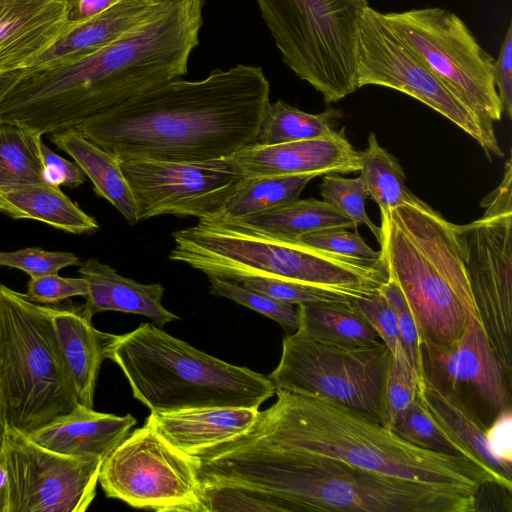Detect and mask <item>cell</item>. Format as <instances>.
I'll list each match as a JSON object with an SVG mask.
<instances>
[{
    "mask_svg": "<svg viewBox=\"0 0 512 512\" xmlns=\"http://www.w3.org/2000/svg\"><path fill=\"white\" fill-rule=\"evenodd\" d=\"M204 0L158 1L138 25L100 49L0 76V123L42 136L97 118L187 73Z\"/></svg>",
    "mask_w": 512,
    "mask_h": 512,
    "instance_id": "1",
    "label": "cell"
},
{
    "mask_svg": "<svg viewBox=\"0 0 512 512\" xmlns=\"http://www.w3.org/2000/svg\"><path fill=\"white\" fill-rule=\"evenodd\" d=\"M269 93L261 67L237 64L168 81L75 128L120 160L227 159L255 142Z\"/></svg>",
    "mask_w": 512,
    "mask_h": 512,
    "instance_id": "2",
    "label": "cell"
},
{
    "mask_svg": "<svg viewBox=\"0 0 512 512\" xmlns=\"http://www.w3.org/2000/svg\"><path fill=\"white\" fill-rule=\"evenodd\" d=\"M196 458L202 486L242 490L254 511L472 512L477 492L285 453L242 436Z\"/></svg>",
    "mask_w": 512,
    "mask_h": 512,
    "instance_id": "3",
    "label": "cell"
},
{
    "mask_svg": "<svg viewBox=\"0 0 512 512\" xmlns=\"http://www.w3.org/2000/svg\"><path fill=\"white\" fill-rule=\"evenodd\" d=\"M276 402L259 411L242 437L289 454L342 462L414 482L470 490L503 489L470 461L418 447L352 409L276 389Z\"/></svg>",
    "mask_w": 512,
    "mask_h": 512,
    "instance_id": "4",
    "label": "cell"
},
{
    "mask_svg": "<svg viewBox=\"0 0 512 512\" xmlns=\"http://www.w3.org/2000/svg\"><path fill=\"white\" fill-rule=\"evenodd\" d=\"M380 257L401 288L421 337L451 345L479 315L455 224L418 199L381 212Z\"/></svg>",
    "mask_w": 512,
    "mask_h": 512,
    "instance_id": "5",
    "label": "cell"
},
{
    "mask_svg": "<svg viewBox=\"0 0 512 512\" xmlns=\"http://www.w3.org/2000/svg\"><path fill=\"white\" fill-rule=\"evenodd\" d=\"M104 356L121 369L133 397L150 412L202 407H259L273 397L269 378L230 364L151 323L105 333Z\"/></svg>",
    "mask_w": 512,
    "mask_h": 512,
    "instance_id": "6",
    "label": "cell"
},
{
    "mask_svg": "<svg viewBox=\"0 0 512 512\" xmlns=\"http://www.w3.org/2000/svg\"><path fill=\"white\" fill-rule=\"evenodd\" d=\"M169 258L208 278L241 282L275 278L369 296L387 280L381 260L358 259L303 244L264 236L218 217L172 234Z\"/></svg>",
    "mask_w": 512,
    "mask_h": 512,
    "instance_id": "7",
    "label": "cell"
},
{
    "mask_svg": "<svg viewBox=\"0 0 512 512\" xmlns=\"http://www.w3.org/2000/svg\"><path fill=\"white\" fill-rule=\"evenodd\" d=\"M77 403L48 306L0 283V429L28 434Z\"/></svg>",
    "mask_w": 512,
    "mask_h": 512,
    "instance_id": "8",
    "label": "cell"
},
{
    "mask_svg": "<svg viewBox=\"0 0 512 512\" xmlns=\"http://www.w3.org/2000/svg\"><path fill=\"white\" fill-rule=\"evenodd\" d=\"M284 63L327 104L356 87L358 24L368 0H256Z\"/></svg>",
    "mask_w": 512,
    "mask_h": 512,
    "instance_id": "9",
    "label": "cell"
},
{
    "mask_svg": "<svg viewBox=\"0 0 512 512\" xmlns=\"http://www.w3.org/2000/svg\"><path fill=\"white\" fill-rule=\"evenodd\" d=\"M391 358L383 342L342 345L296 331L283 338L269 378L276 389L344 406L384 425Z\"/></svg>",
    "mask_w": 512,
    "mask_h": 512,
    "instance_id": "10",
    "label": "cell"
},
{
    "mask_svg": "<svg viewBox=\"0 0 512 512\" xmlns=\"http://www.w3.org/2000/svg\"><path fill=\"white\" fill-rule=\"evenodd\" d=\"M512 167L481 203L483 215L455 225L478 314L495 356L512 382Z\"/></svg>",
    "mask_w": 512,
    "mask_h": 512,
    "instance_id": "11",
    "label": "cell"
},
{
    "mask_svg": "<svg viewBox=\"0 0 512 512\" xmlns=\"http://www.w3.org/2000/svg\"><path fill=\"white\" fill-rule=\"evenodd\" d=\"M381 16L484 124L494 128L503 114L493 81L495 60L456 14L428 7Z\"/></svg>",
    "mask_w": 512,
    "mask_h": 512,
    "instance_id": "12",
    "label": "cell"
},
{
    "mask_svg": "<svg viewBox=\"0 0 512 512\" xmlns=\"http://www.w3.org/2000/svg\"><path fill=\"white\" fill-rule=\"evenodd\" d=\"M98 483L108 498L158 512H203L196 458L150 424L130 432L103 460Z\"/></svg>",
    "mask_w": 512,
    "mask_h": 512,
    "instance_id": "13",
    "label": "cell"
},
{
    "mask_svg": "<svg viewBox=\"0 0 512 512\" xmlns=\"http://www.w3.org/2000/svg\"><path fill=\"white\" fill-rule=\"evenodd\" d=\"M376 85L400 91L429 106L478 142L489 159L503 152L488 127L422 61L409 44L367 6L356 42V87Z\"/></svg>",
    "mask_w": 512,
    "mask_h": 512,
    "instance_id": "14",
    "label": "cell"
},
{
    "mask_svg": "<svg viewBox=\"0 0 512 512\" xmlns=\"http://www.w3.org/2000/svg\"><path fill=\"white\" fill-rule=\"evenodd\" d=\"M0 456L8 512H85L96 496L100 459L60 454L12 427L1 429Z\"/></svg>",
    "mask_w": 512,
    "mask_h": 512,
    "instance_id": "15",
    "label": "cell"
},
{
    "mask_svg": "<svg viewBox=\"0 0 512 512\" xmlns=\"http://www.w3.org/2000/svg\"><path fill=\"white\" fill-rule=\"evenodd\" d=\"M139 221L172 214L199 220L217 216L244 174L228 158L204 162L120 160Z\"/></svg>",
    "mask_w": 512,
    "mask_h": 512,
    "instance_id": "16",
    "label": "cell"
},
{
    "mask_svg": "<svg viewBox=\"0 0 512 512\" xmlns=\"http://www.w3.org/2000/svg\"><path fill=\"white\" fill-rule=\"evenodd\" d=\"M425 382L454 399L487 428L512 411V383L494 354L479 315L468 318L451 345L422 339Z\"/></svg>",
    "mask_w": 512,
    "mask_h": 512,
    "instance_id": "17",
    "label": "cell"
},
{
    "mask_svg": "<svg viewBox=\"0 0 512 512\" xmlns=\"http://www.w3.org/2000/svg\"><path fill=\"white\" fill-rule=\"evenodd\" d=\"M245 177L313 174L316 177L359 171L360 151L349 142L345 128L332 135L289 143L247 145L228 158Z\"/></svg>",
    "mask_w": 512,
    "mask_h": 512,
    "instance_id": "18",
    "label": "cell"
},
{
    "mask_svg": "<svg viewBox=\"0 0 512 512\" xmlns=\"http://www.w3.org/2000/svg\"><path fill=\"white\" fill-rule=\"evenodd\" d=\"M70 0H0V76L32 66L77 23Z\"/></svg>",
    "mask_w": 512,
    "mask_h": 512,
    "instance_id": "19",
    "label": "cell"
},
{
    "mask_svg": "<svg viewBox=\"0 0 512 512\" xmlns=\"http://www.w3.org/2000/svg\"><path fill=\"white\" fill-rule=\"evenodd\" d=\"M136 422L130 414L101 413L77 403L68 413L27 435L39 445L60 454L103 461Z\"/></svg>",
    "mask_w": 512,
    "mask_h": 512,
    "instance_id": "20",
    "label": "cell"
},
{
    "mask_svg": "<svg viewBox=\"0 0 512 512\" xmlns=\"http://www.w3.org/2000/svg\"><path fill=\"white\" fill-rule=\"evenodd\" d=\"M258 413L248 407H202L150 412L145 422L180 451L197 456L247 433Z\"/></svg>",
    "mask_w": 512,
    "mask_h": 512,
    "instance_id": "21",
    "label": "cell"
},
{
    "mask_svg": "<svg viewBox=\"0 0 512 512\" xmlns=\"http://www.w3.org/2000/svg\"><path fill=\"white\" fill-rule=\"evenodd\" d=\"M79 267V275L89 285L86 302L81 307L88 319L99 312L118 311L146 316L160 328L179 319L162 305L165 288L161 283L137 282L96 258L85 260Z\"/></svg>",
    "mask_w": 512,
    "mask_h": 512,
    "instance_id": "22",
    "label": "cell"
},
{
    "mask_svg": "<svg viewBox=\"0 0 512 512\" xmlns=\"http://www.w3.org/2000/svg\"><path fill=\"white\" fill-rule=\"evenodd\" d=\"M61 357L79 404L93 408L105 333L93 327L81 308L49 307Z\"/></svg>",
    "mask_w": 512,
    "mask_h": 512,
    "instance_id": "23",
    "label": "cell"
},
{
    "mask_svg": "<svg viewBox=\"0 0 512 512\" xmlns=\"http://www.w3.org/2000/svg\"><path fill=\"white\" fill-rule=\"evenodd\" d=\"M49 135L51 142L71 156L91 180L96 195L110 202L130 225L139 222L137 203L117 156L97 146L75 127Z\"/></svg>",
    "mask_w": 512,
    "mask_h": 512,
    "instance_id": "24",
    "label": "cell"
},
{
    "mask_svg": "<svg viewBox=\"0 0 512 512\" xmlns=\"http://www.w3.org/2000/svg\"><path fill=\"white\" fill-rule=\"evenodd\" d=\"M0 212L13 219H31L72 234L99 229L95 218L85 213L60 187L46 182L22 183L0 190Z\"/></svg>",
    "mask_w": 512,
    "mask_h": 512,
    "instance_id": "25",
    "label": "cell"
},
{
    "mask_svg": "<svg viewBox=\"0 0 512 512\" xmlns=\"http://www.w3.org/2000/svg\"><path fill=\"white\" fill-rule=\"evenodd\" d=\"M155 0H118L102 13L77 23L33 65L46 64L94 52L142 22Z\"/></svg>",
    "mask_w": 512,
    "mask_h": 512,
    "instance_id": "26",
    "label": "cell"
},
{
    "mask_svg": "<svg viewBox=\"0 0 512 512\" xmlns=\"http://www.w3.org/2000/svg\"><path fill=\"white\" fill-rule=\"evenodd\" d=\"M227 221L252 232L285 241H296L303 235L331 228L357 230L350 218L327 202L315 198H298L259 213Z\"/></svg>",
    "mask_w": 512,
    "mask_h": 512,
    "instance_id": "27",
    "label": "cell"
},
{
    "mask_svg": "<svg viewBox=\"0 0 512 512\" xmlns=\"http://www.w3.org/2000/svg\"><path fill=\"white\" fill-rule=\"evenodd\" d=\"M352 301L297 305L296 331L313 339L342 345L364 346L382 342Z\"/></svg>",
    "mask_w": 512,
    "mask_h": 512,
    "instance_id": "28",
    "label": "cell"
},
{
    "mask_svg": "<svg viewBox=\"0 0 512 512\" xmlns=\"http://www.w3.org/2000/svg\"><path fill=\"white\" fill-rule=\"evenodd\" d=\"M392 430L406 441L434 452L461 457L483 469L497 480L509 494L512 481H509L483 466L479 460L461 443L448 428L427 408L421 392L417 390L414 400L402 410Z\"/></svg>",
    "mask_w": 512,
    "mask_h": 512,
    "instance_id": "29",
    "label": "cell"
},
{
    "mask_svg": "<svg viewBox=\"0 0 512 512\" xmlns=\"http://www.w3.org/2000/svg\"><path fill=\"white\" fill-rule=\"evenodd\" d=\"M343 116L333 107L311 114L278 100L266 108L254 143L270 146L326 137L337 131Z\"/></svg>",
    "mask_w": 512,
    "mask_h": 512,
    "instance_id": "30",
    "label": "cell"
},
{
    "mask_svg": "<svg viewBox=\"0 0 512 512\" xmlns=\"http://www.w3.org/2000/svg\"><path fill=\"white\" fill-rule=\"evenodd\" d=\"M421 392L429 411L439 419L478 460L490 471L512 481V469L507 468L493 454L486 429L459 403L425 382Z\"/></svg>",
    "mask_w": 512,
    "mask_h": 512,
    "instance_id": "31",
    "label": "cell"
},
{
    "mask_svg": "<svg viewBox=\"0 0 512 512\" xmlns=\"http://www.w3.org/2000/svg\"><path fill=\"white\" fill-rule=\"evenodd\" d=\"M313 174H288L245 177L215 216L226 220L240 219L299 198Z\"/></svg>",
    "mask_w": 512,
    "mask_h": 512,
    "instance_id": "32",
    "label": "cell"
},
{
    "mask_svg": "<svg viewBox=\"0 0 512 512\" xmlns=\"http://www.w3.org/2000/svg\"><path fill=\"white\" fill-rule=\"evenodd\" d=\"M360 178L364 188L381 212H387L419 198L405 184L406 176L398 159L383 148L375 133L368 136L367 147L360 151Z\"/></svg>",
    "mask_w": 512,
    "mask_h": 512,
    "instance_id": "33",
    "label": "cell"
},
{
    "mask_svg": "<svg viewBox=\"0 0 512 512\" xmlns=\"http://www.w3.org/2000/svg\"><path fill=\"white\" fill-rule=\"evenodd\" d=\"M42 135L12 123H0V190L43 180Z\"/></svg>",
    "mask_w": 512,
    "mask_h": 512,
    "instance_id": "34",
    "label": "cell"
},
{
    "mask_svg": "<svg viewBox=\"0 0 512 512\" xmlns=\"http://www.w3.org/2000/svg\"><path fill=\"white\" fill-rule=\"evenodd\" d=\"M246 288L291 304L345 303L359 298L346 291L275 278H247L239 282Z\"/></svg>",
    "mask_w": 512,
    "mask_h": 512,
    "instance_id": "35",
    "label": "cell"
},
{
    "mask_svg": "<svg viewBox=\"0 0 512 512\" xmlns=\"http://www.w3.org/2000/svg\"><path fill=\"white\" fill-rule=\"evenodd\" d=\"M319 191L323 201L350 218L356 227L366 225L379 242L381 229L366 213L365 200L368 194L360 177L345 178L339 173L325 174Z\"/></svg>",
    "mask_w": 512,
    "mask_h": 512,
    "instance_id": "36",
    "label": "cell"
},
{
    "mask_svg": "<svg viewBox=\"0 0 512 512\" xmlns=\"http://www.w3.org/2000/svg\"><path fill=\"white\" fill-rule=\"evenodd\" d=\"M379 292L385 297L395 312L400 338L411 365L417 390H423L425 376L422 361V337L419 324L396 281L389 279L383 283Z\"/></svg>",
    "mask_w": 512,
    "mask_h": 512,
    "instance_id": "37",
    "label": "cell"
},
{
    "mask_svg": "<svg viewBox=\"0 0 512 512\" xmlns=\"http://www.w3.org/2000/svg\"><path fill=\"white\" fill-rule=\"evenodd\" d=\"M210 293L230 299L280 324L285 329L297 330L298 318L293 305L278 301L266 294L246 288L234 281L211 277Z\"/></svg>",
    "mask_w": 512,
    "mask_h": 512,
    "instance_id": "38",
    "label": "cell"
},
{
    "mask_svg": "<svg viewBox=\"0 0 512 512\" xmlns=\"http://www.w3.org/2000/svg\"><path fill=\"white\" fill-rule=\"evenodd\" d=\"M417 386L402 342L392 353L386 385V417L384 426L392 430L398 414L416 397Z\"/></svg>",
    "mask_w": 512,
    "mask_h": 512,
    "instance_id": "39",
    "label": "cell"
},
{
    "mask_svg": "<svg viewBox=\"0 0 512 512\" xmlns=\"http://www.w3.org/2000/svg\"><path fill=\"white\" fill-rule=\"evenodd\" d=\"M80 258L71 252L48 251L40 247H28L15 251H0V267L15 268L37 277L58 273L69 266H80Z\"/></svg>",
    "mask_w": 512,
    "mask_h": 512,
    "instance_id": "40",
    "label": "cell"
},
{
    "mask_svg": "<svg viewBox=\"0 0 512 512\" xmlns=\"http://www.w3.org/2000/svg\"><path fill=\"white\" fill-rule=\"evenodd\" d=\"M296 241L343 256L370 260L380 258V251L373 250L357 230L325 229L303 235Z\"/></svg>",
    "mask_w": 512,
    "mask_h": 512,
    "instance_id": "41",
    "label": "cell"
},
{
    "mask_svg": "<svg viewBox=\"0 0 512 512\" xmlns=\"http://www.w3.org/2000/svg\"><path fill=\"white\" fill-rule=\"evenodd\" d=\"M89 285L83 277H62L58 273L30 277L24 294L29 300L41 304H57L71 297H85Z\"/></svg>",
    "mask_w": 512,
    "mask_h": 512,
    "instance_id": "42",
    "label": "cell"
},
{
    "mask_svg": "<svg viewBox=\"0 0 512 512\" xmlns=\"http://www.w3.org/2000/svg\"><path fill=\"white\" fill-rule=\"evenodd\" d=\"M352 303L393 353L401 338L395 312L385 297L378 291L370 296L355 298Z\"/></svg>",
    "mask_w": 512,
    "mask_h": 512,
    "instance_id": "43",
    "label": "cell"
},
{
    "mask_svg": "<svg viewBox=\"0 0 512 512\" xmlns=\"http://www.w3.org/2000/svg\"><path fill=\"white\" fill-rule=\"evenodd\" d=\"M41 149L44 163L43 180L46 183L74 189L85 182L86 176L76 162L59 156L48 148L44 142L41 144Z\"/></svg>",
    "mask_w": 512,
    "mask_h": 512,
    "instance_id": "44",
    "label": "cell"
},
{
    "mask_svg": "<svg viewBox=\"0 0 512 512\" xmlns=\"http://www.w3.org/2000/svg\"><path fill=\"white\" fill-rule=\"evenodd\" d=\"M494 85L502 113L512 117V23L509 24L494 65Z\"/></svg>",
    "mask_w": 512,
    "mask_h": 512,
    "instance_id": "45",
    "label": "cell"
},
{
    "mask_svg": "<svg viewBox=\"0 0 512 512\" xmlns=\"http://www.w3.org/2000/svg\"><path fill=\"white\" fill-rule=\"evenodd\" d=\"M512 411L498 416L486 429L490 448L496 458L512 469Z\"/></svg>",
    "mask_w": 512,
    "mask_h": 512,
    "instance_id": "46",
    "label": "cell"
},
{
    "mask_svg": "<svg viewBox=\"0 0 512 512\" xmlns=\"http://www.w3.org/2000/svg\"><path fill=\"white\" fill-rule=\"evenodd\" d=\"M118 0H70V20L74 22L86 21L112 5Z\"/></svg>",
    "mask_w": 512,
    "mask_h": 512,
    "instance_id": "47",
    "label": "cell"
},
{
    "mask_svg": "<svg viewBox=\"0 0 512 512\" xmlns=\"http://www.w3.org/2000/svg\"><path fill=\"white\" fill-rule=\"evenodd\" d=\"M9 485L8 476L0 456V512H8Z\"/></svg>",
    "mask_w": 512,
    "mask_h": 512,
    "instance_id": "48",
    "label": "cell"
},
{
    "mask_svg": "<svg viewBox=\"0 0 512 512\" xmlns=\"http://www.w3.org/2000/svg\"><path fill=\"white\" fill-rule=\"evenodd\" d=\"M155 1L158 2V1H166V0H155Z\"/></svg>",
    "mask_w": 512,
    "mask_h": 512,
    "instance_id": "49",
    "label": "cell"
},
{
    "mask_svg": "<svg viewBox=\"0 0 512 512\" xmlns=\"http://www.w3.org/2000/svg\"><path fill=\"white\" fill-rule=\"evenodd\" d=\"M0 440H1V429H0Z\"/></svg>",
    "mask_w": 512,
    "mask_h": 512,
    "instance_id": "50",
    "label": "cell"
}]
</instances>
